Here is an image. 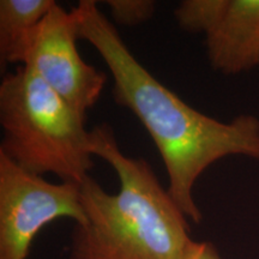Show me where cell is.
<instances>
[{
  "label": "cell",
  "mask_w": 259,
  "mask_h": 259,
  "mask_svg": "<svg viewBox=\"0 0 259 259\" xmlns=\"http://www.w3.org/2000/svg\"><path fill=\"white\" fill-rule=\"evenodd\" d=\"M72 11L78 38L95 48L111 72L115 102L137 116L156 145L171 198L190 222L200 223L196 183L227 156L259 160V119L241 114L221 121L192 108L136 59L96 2L80 0Z\"/></svg>",
  "instance_id": "obj_1"
},
{
  "label": "cell",
  "mask_w": 259,
  "mask_h": 259,
  "mask_svg": "<svg viewBox=\"0 0 259 259\" xmlns=\"http://www.w3.org/2000/svg\"><path fill=\"white\" fill-rule=\"evenodd\" d=\"M92 153L111 166L119 191L88 176L79 184L85 222L74 225L69 259H185L190 221L144 158L125 155L109 125L90 130Z\"/></svg>",
  "instance_id": "obj_2"
},
{
  "label": "cell",
  "mask_w": 259,
  "mask_h": 259,
  "mask_svg": "<svg viewBox=\"0 0 259 259\" xmlns=\"http://www.w3.org/2000/svg\"><path fill=\"white\" fill-rule=\"evenodd\" d=\"M0 154L22 169L80 184L95 167L85 116L25 66L0 83Z\"/></svg>",
  "instance_id": "obj_3"
},
{
  "label": "cell",
  "mask_w": 259,
  "mask_h": 259,
  "mask_svg": "<svg viewBox=\"0 0 259 259\" xmlns=\"http://www.w3.org/2000/svg\"><path fill=\"white\" fill-rule=\"evenodd\" d=\"M59 219L85 222L79 184H53L0 154V259H28L44 227Z\"/></svg>",
  "instance_id": "obj_4"
},
{
  "label": "cell",
  "mask_w": 259,
  "mask_h": 259,
  "mask_svg": "<svg viewBox=\"0 0 259 259\" xmlns=\"http://www.w3.org/2000/svg\"><path fill=\"white\" fill-rule=\"evenodd\" d=\"M77 40L73 11L56 3L38 25L24 66L85 116L99 101L107 74L83 60Z\"/></svg>",
  "instance_id": "obj_5"
},
{
  "label": "cell",
  "mask_w": 259,
  "mask_h": 259,
  "mask_svg": "<svg viewBox=\"0 0 259 259\" xmlns=\"http://www.w3.org/2000/svg\"><path fill=\"white\" fill-rule=\"evenodd\" d=\"M211 67L239 74L259 67V0H228L223 14L205 34Z\"/></svg>",
  "instance_id": "obj_6"
},
{
  "label": "cell",
  "mask_w": 259,
  "mask_h": 259,
  "mask_svg": "<svg viewBox=\"0 0 259 259\" xmlns=\"http://www.w3.org/2000/svg\"><path fill=\"white\" fill-rule=\"evenodd\" d=\"M54 0H0V65L24 66L41 21Z\"/></svg>",
  "instance_id": "obj_7"
},
{
  "label": "cell",
  "mask_w": 259,
  "mask_h": 259,
  "mask_svg": "<svg viewBox=\"0 0 259 259\" xmlns=\"http://www.w3.org/2000/svg\"><path fill=\"white\" fill-rule=\"evenodd\" d=\"M228 0H184L174 10L179 27L190 34L205 35L225 11Z\"/></svg>",
  "instance_id": "obj_8"
},
{
  "label": "cell",
  "mask_w": 259,
  "mask_h": 259,
  "mask_svg": "<svg viewBox=\"0 0 259 259\" xmlns=\"http://www.w3.org/2000/svg\"><path fill=\"white\" fill-rule=\"evenodd\" d=\"M113 22L122 27H137L148 22L156 10L153 0H107Z\"/></svg>",
  "instance_id": "obj_9"
},
{
  "label": "cell",
  "mask_w": 259,
  "mask_h": 259,
  "mask_svg": "<svg viewBox=\"0 0 259 259\" xmlns=\"http://www.w3.org/2000/svg\"><path fill=\"white\" fill-rule=\"evenodd\" d=\"M185 259H222L216 246L209 241H192Z\"/></svg>",
  "instance_id": "obj_10"
}]
</instances>
